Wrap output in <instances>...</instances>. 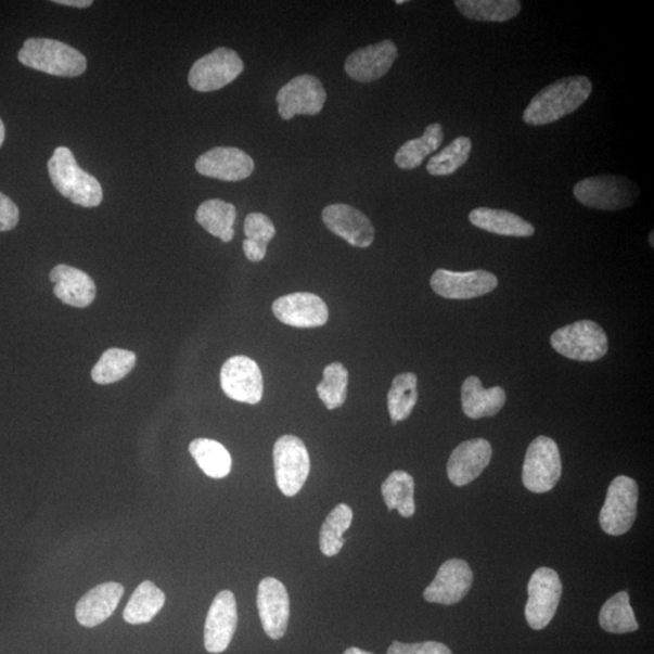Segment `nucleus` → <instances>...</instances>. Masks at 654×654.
<instances>
[{"mask_svg":"<svg viewBox=\"0 0 654 654\" xmlns=\"http://www.w3.org/2000/svg\"><path fill=\"white\" fill-rule=\"evenodd\" d=\"M323 221L329 231L345 239L351 246L366 248L375 241V228L356 207L347 204L329 205L323 210Z\"/></svg>","mask_w":654,"mask_h":654,"instance_id":"19","label":"nucleus"},{"mask_svg":"<svg viewBox=\"0 0 654 654\" xmlns=\"http://www.w3.org/2000/svg\"><path fill=\"white\" fill-rule=\"evenodd\" d=\"M344 654H373V653L368 652V651H362L358 647H350Z\"/></svg>","mask_w":654,"mask_h":654,"instance_id":"44","label":"nucleus"},{"mask_svg":"<svg viewBox=\"0 0 654 654\" xmlns=\"http://www.w3.org/2000/svg\"><path fill=\"white\" fill-rule=\"evenodd\" d=\"M50 280L55 284V296L65 305L76 308H87L95 299V283L80 269L67 265H59L50 272Z\"/></svg>","mask_w":654,"mask_h":654,"instance_id":"22","label":"nucleus"},{"mask_svg":"<svg viewBox=\"0 0 654 654\" xmlns=\"http://www.w3.org/2000/svg\"><path fill=\"white\" fill-rule=\"evenodd\" d=\"M235 218V206L221 200L204 202L195 214L196 222L223 243H230L234 236Z\"/></svg>","mask_w":654,"mask_h":654,"instance_id":"26","label":"nucleus"},{"mask_svg":"<svg viewBox=\"0 0 654 654\" xmlns=\"http://www.w3.org/2000/svg\"><path fill=\"white\" fill-rule=\"evenodd\" d=\"M221 387L228 398L255 405L264 397V377L257 362L244 356L228 359L221 370Z\"/></svg>","mask_w":654,"mask_h":654,"instance_id":"12","label":"nucleus"},{"mask_svg":"<svg viewBox=\"0 0 654 654\" xmlns=\"http://www.w3.org/2000/svg\"><path fill=\"white\" fill-rule=\"evenodd\" d=\"M352 522V511L347 504H338L332 511L320 529L319 544L321 553L326 556H335L345 546L344 534Z\"/></svg>","mask_w":654,"mask_h":654,"instance_id":"34","label":"nucleus"},{"mask_svg":"<svg viewBox=\"0 0 654 654\" xmlns=\"http://www.w3.org/2000/svg\"><path fill=\"white\" fill-rule=\"evenodd\" d=\"M473 579V570L463 560H448L424 590V599L432 604L454 605L470 593Z\"/></svg>","mask_w":654,"mask_h":654,"instance_id":"15","label":"nucleus"},{"mask_svg":"<svg viewBox=\"0 0 654 654\" xmlns=\"http://www.w3.org/2000/svg\"><path fill=\"white\" fill-rule=\"evenodd\" d=\"M506 394L502 387L485 389L476 376H471L463 382L462 408L465 416L472 420L496 416L505 403Z\"/></svg>","mask_w":654,"mask_h":654,"instance_id":"24","label":"nucleus"},{"mask_svg":"<svg viewBox=\"0 0 654 654\" xmlns=\"http://www.w3.org/2000/svg\"><path fill=\"white\" fill-rule=\"evenodd\" d=\"M434 293L449 299H471L492 293L498 286L495 274L477 269L471 272H452L438 269L432 279Z\"/></svg>","mask_w":654,"mask_h":654,"instance_id":"13","label":"nucleus"},{"mask_svg":"<svg viewBox=\"0 0 654 654\" xmlns=\"http://www.w3.org/2000/svg\"><path fill=\"white\" fill-rule=\"evenodd\" d=\"M574 195L590 209L617 211L634 204L640 189L636 182L623 176L602 175L577 182Z\"/></svg>","mask_w":654,"mask_h":654,"instance_id":"4","label":"nucleus"},{"mask_svg":"<svg viewBox=\"0 0 654 654\" xmlns=\"http://www.w3.org/2000/svg\"><path fill=\"white\" fill-rule=\"evenodd\" d=\"M396 3L400 5V4H405V3H408V2H407V0H397Z\"/></svg>","mask_w":654,"mask_h":654,"instance_id":"45","label":"nucleus"},{"mask_svg":"<svg viewBox=\"0 0 654 654\" xmlns=\"http://www.w3.org/2000/svg\"><path fill=\"white\" fill-rule=\"evenodd\" d=\"M20 211L16 204L0 192V232L14 230L18 223Z\"/></svg>","mask_w":654,"mask_h":654,"instance_id":"40","label":"nucleus"},{"mask_svg":"<svg viewBox=\"0 0 654 654\" xmlns=\"http://www.w3.org/2000/svg\"><path fill=\"white\" fill-rule=\"evenodd\" d=\"M599 621L601 628L611 634H627L639 629L627 591H620L605 602L600 611Z\"/></svg>","mask_w":654,"mask_h":654,"instance_id":"31","label":"nucleus"},{"mask_svg":"<svg viewBox=\"0 0 654 654\" xmlns=\"http://www.w3.org/2000/svg\"><path fill=\"white\" fill-rule=\"evenodd\" d=\"M244 70V62L234 50L217 48L195 62L189 75L191 88L211 92L231 85Z\"/></svg>","mask_w":654,"mask_h":654,"instance_id":"10","label":"nucleus"},{"mask_svg":"<svg viewBox=\"0 0 654 654\" xmlns=\"http://www.w3.org/2000/svg\"><path fill=\"white\" fill-rule=\"evenodd\" d=\"M243 248L246 258L248 259V261L252 262H261L267 254L266 246L256 244L252 241H247V239H245L243 243Z\"/></svg>","mask_w":654,"mask_h":654,"instance_id":"41","label":"nucleus"},{"mask_svg":"<svg viewBox=\"0 0 654 654\" xmlns=\"http://www.w3.org/2000/svg\"><path fill=\"white\" fill-rule=\"evenodd\" d=\"M382 495L389 511L397 509L403 517H411L416 512L414 504V480L403 471L393 472L382 484Z\"/></svg>","mask_w":654,"mask_h":654,"instance_id":"32","label":"nucleus"},{"mask_svg":"<svg viewBox=\"0 0 654 654\" xmlns=\"http://www.w3.org/2000/svg\"><path fill=\"white\" fill-rule=\"evenodd\" d=\"M5 141V127L2 119H0V148H2Z\"/></svg>","mask_w":654,"mask_h":654,"instance_id":"43","label":"nucleus"},{"mask_svg":"<svg viewBox=\"0 0 654 654\" xmlns=\"http://www.w3.org/2000/svg\"><path fill=\"white\" fill-rule=\"evenodd\" d=\"M651 245L653 246V232L651 233Z\"/></svg>","mask_w":654,"mask_h":654,"instance_id":"46","label":"nucleus"},{"mask_svg":"<svg viewBox=\"0 0 654 654\" xmlns=\"http://www.w3.org/2000/svg\"><path fill=\"white\" fill-rule=\"evenodd\" d=\"M195 169L206 178L228 182L251 178L255 163L251 155L234 148H216L207 151L195 163Z\"/></svg>","mask_w":654,"mask_h":654,"instance_id":"17","label":"nucleus"},{"mask_svg":"<svg viewBox=\"0 0 654 654\" xmlns=\"http://www.w3.org/2000/svg\"><path fill=\"white\" fill-rule=\"evenodd\" d=\"M550 342L559 355L577 361H597L608 350L606 332L591 320H580L556 330Z\"/></svg>","mask_w":654,"mask_h":654,"instance_id":"5","label":"nucleus"},{"mask_svg":"<svg viewBox=\"0 0 654 654\" xmlns=\"http://www.w3.org/2000/svg\"><path fill=\"white\" fill-rule=\"evenodd\" d=\"M387 654H452L441 642L427 641L421 643L393 642Z\"/></svg>","mask_w":654,"mask_h":654,"instance_id":"39","label":"nucleus"},{"mask_svg":"<svg viewBox=\"0 0 654 654\" xmlns=\"http://www.w3.org/2000/svg\"><path fill=\"white\" fill-rule=\"evenodd\" d=\"M639 486L626 475L611 483L604 506L600 512V526L611 536H621L634 525L638 515Z\"/></svg>","mask_w":654,"mask_h":654,"instance_id":"6","label":"nucleus"},{"mask_svg":"<svg viewBox=\"0 0 654 654\" xmlns=\"http://www.w3.org/2000/svg\"><path fill=\"white\" fill-rule=\"evenodd\" d=\"M55 4L76 7V8H89L92 5L91 0H55Z\"/></svg>","mask_w":654,"mask_h":654,"instance_id":"42","label":"nucleus"},{"mask_svg":"<svg viewBox=\"0 0 654 654\" xmlns=\"http://www.w3.org/2000/svg\"><path fill=\"white\" fill-rule=\"evenodd\" d=\"M17 57L24 66L56 77H78L87 69V59L80 51L55 39L29 38Z\"/></svg>","mask_w":654,"mask_h":654,"instance_id":"2","label":"nucleus"},{"mask_svg":"<svg viewBox=\"0 0 654 654\" xmlns=\"http://www.w3.org/2000/svg\"><path fill=\"white\" fill-rule=\"evenodd\" d=\"M318 396L329 410L342 407L347 399L348 371L341 362H332L324 370V377L318 384Z\"/></svg>","mask_w":654,"mask_h":654,"instance_id":"37","label":"nucleus"},{"mask_svg":"<svg viewBox=\"0 0 654 654\" xmlns=\"http://www.w3.org/2000/svg\"><path fill=\"white\" fill-rule=\"evenodd\" d=\"M238 626L236 600L232 591L223 590L215 598L207 614L204 629V643L207 652H225Z\"/></svg>","mask_w":654,"mask_h":654,"instance_id":"16","label":"nucleus"},{"mask_svg":"<svg viewBox=\"0 0 654 654\" xmlns=\"http://www.w3.org/2000/svg\"><path fill=\"white\" fill-rule=\"evenodd\" d=\"M387 400L393 424L409 419L419 400L418 376L410 372L400 373L393 380Z\"/></svg>","mask_w":654,"mask_h":654,"instance_id":"33","label":"nucleus"},{"mask_svg":"<svg viewBox=\"0 0 654 654\" xmlns=\"http://www.w3.org/2000/svg\"><path fill=\"white\" fill-rule=\"evenodd\" d=\"M444 141L441 124L433 123L425 129L420 139L405 142L396 154L394 162L402 170H413L422 165L425 158L438 151Z\"/></svg>","mask_w":654,"mask_h":654,"instance_id":"27","label":"nucleus"},{"mask_svg":"<svg viewBox=\"0 0 654 654\" xmlns=\"http://www.w3.org/2000/svg\"><path fill=\"white\" fill-rule=\"evenodd\" d=\"M164 605L165 594L163 591L155 587L151 580H144L133 591L126 610H124V620L133 626L144 625V623H149L157 616Z\"/></svg>","mask_w":654,"mask_h":654,"instance_id":"28","label":"nucleus"},{"mask_svg":"<svg viewBox=\"0 0 654 654\" xmlns=\"http://www.w3.org/2000/svg\"><path fill=\"white\" fill-rule=\"evenodd\" d=\"M190 452L200 469L213 479H223L232 470V457L220 443L211 439H196L190 445Z\"/></svg>","mask_w":654,"mask_h":654,"instance_id":"30","label":"nucleus"},{"mask_svg":"<svg viewBox=\"0 0 654 654\" xmlns=\"http://www.w3.org/2000/svg\"><path fill=\"white\" fill-rule=\"evenodd\" d=\"M473 149L470 138L461 137L435 154L427 164L432 176H449L461 169L469 162Z\"/></svg>","mask_w":654,"mask_h":654,"instance_id":"36","label":"nucleus"},{"mask_svg":"<svg viewBox=\"0 0 654 654\" xmlns=\"http://www.w3.org/2000/svg\"><path fill=\"white\" fill-rule=\"evenodd\" d=\"M257 607L266 634L273 640L282 639L290 618V599L282 581L267 577L259 584Z\"/></svg>","mask_w":654,"mask_h":654,"instance_id":"14","label":"nucleus"},{"mask_svg":"<svg viewBox=\"0 0 654 654\" xmlns=\"http://www.w3.org/2000/svg\"><path fill=\"white\" fill-rule=\"evenodd\" d=\"M273 313L283 324L299 329L320 328L329 320L324 300L309 293L279 297L273 304Z\"/></svg>","mask_w":654,"mask_h":654,"instance_id":"18","label":"nucleus"},{"mask_svg":"<svg viewBox=\"0 0 654 654\" xmlns=\"http://www.w3.org/2000/svg\"><path fill=\"white\" fill-rule=\"evenodd\" d=\"M123 595L124 587L114 581L91 589L77 604L76 617L79 625L93 628L107 620L117 610Z\"/></svg>","mask_w":654,"mask_h":654,"instance_id":"23","label":"nucleus"},{"mask_svg":"<svg viewBox=\"0 0 654 654\" xmlns=\"http://www.w3.org/2000/svg\"><path fill=\"white\" fill-rule=\"evenodd\" d=\"M454 5L464 17L484 23H506L522 10L518 0H456Z\"/></svg>","mask_w":654,"mask_h":654,"instance_id":"29","label":"nucleus"},{"mask_svg":"<svg viewBox=\"0 0 654 654\" xmlns=\"http://www.w3.org/2000/svg\"><path fill=\"white\" fill-rule=\"evenodd\" d=\"M562 456L556 443L538 436L528 446L523 466V483L528 491L546 493L553 490L562 477Z\"/></svg>","mask_w":654,"mask_h":654,"instance_id":"7","label":"nucleus"},{"mask_svg":"<svg viewBox=\"0 0 654 654\" xmlns=\"http://www.w3.org/2000/svg\"><path fill=\"white\" fill-rule=\"evenodd\" d=\"M525 617L528 626L542 630L553 620L563 597V584L556 570L548 567L535 570L528 581Z\"/></svg>","mask_w":654,"mask_h":654,"instance_id":"9","label":"nucleus"},{"mask_svg":"<svg viewBox=\"0 0 654 654\" xmlns=\"http://www.w3.org/2000/svg\"><path fill=\"white\" fill-rule=\"evenodd\" d=\"M397 59L396 43L383 40L351 53L346 60L345 69L351 79L371 82L386 76Z\"/></svg>","mask_w":654,"mask_h":654,"instance_id":"20","label":"nucleus"},{"mask_svg":"<svg viewBox=\"0 0 654 654\" xmlns=\"http://www.w3.org/2000/svg\"><path fill=\"white\" fill-rule=\"evenodd\" d=\"M244 233L247 241L266 246L275 236V227L271 218L261 214L247 215L244 223Z\"/></svg>","mask_w":654,"mask_h":654,"instance_id":"38","label":"nucleus"},{"mask_svg":"<svg viewBox=\"0 0 654 654\" xmlns=\"http://www.w3.org/2000/svg\"><path fill=\"white\" fill-rule=\"evenodd\" d=\"M492 459V446L485 439H473L457 446L448 462V475L456 486L473 483Z\"/></svg>","mask_w":654,"mask_h":654,"instance_id":"21","label":"nucleus"},{"mask_svg":"<svg viewBox=\"0 0 654 654\" xmlns=\"http://www.w3.org/2000/svg\"><path fill=\"white\" fill-rule=\"evenodd\" d=\"M51 182L61 195L82 207H97L102 203L100 182L78 165L67 148H59L48 162Z\"/></svg>","mask_w":654,"mask_h":654,"instance_id":"3","label":"nucleus"},{"mask_svg":"<svg viewBox=\"0 0 654 654\" xmlns=\"http://www.w3.org/2000/svg\"><path fill=\"white\" fill-rule=\"evenodd\" d=\"M326 91L321 81L310 75L297 76L290 80L277 95L279 116L291 120L295 116H317L323 111Z\"/></svg>","mask_w":654,"mask_h":654,"instance_id":"11","label":"nucleus"},{"mask_svg":"<svg viewBox=\"0 0 654 654\" xmlns=\"http://www.w3.org/2000/svg\"><path fill=\"white\" fill-rule=\"evenodd\" d=\"M134 363H137V355L133 351L111 348L103 352L91 371V377L99 384L116 383L129 375Z\"/></svg>","mask_w":654,"mask_h":654,"instance_id":"35","label":"nucleus"},{"mask_svg":"<svg viewBox=\"0 0 654 654\" xmlns=\"http://www.w3.org/2000/svg\"><path fill=\"white\" fill-rule=\"evenodd\" d=\"M593 85L586 76L567 77L552 82L529 101L523 119L527 126L541 127L573 114L590 98Z\"/></svg>","mask_w":654,"mask_h":654,"instance_id":"1","label":"nucleus"},{"mask_svg":"<svg viewBox=\"0 0 654 654\" xmlns=\"http://www.w3.org/2000/svg\"><path fill=\"white\" fill-rule=\"evenodd\" d=\"M277 485L285 496L294 497L308 479L310 459L306 445L295 435L278 439L273 450Z\"/></svg>","mask_w":654,"mask_h":654,"instance_id":"8","label":"nucleus"},{"mask_svg":"<svg viewBox=\"0 0 654 654\" xmlns=\"http://www.w3.org/2000/svg\"><path fill=\"white\" fill-rule=\"evenodd\" d=\"M470 221L479 230L497 235L528 238L536 232L535 227L511 211L477 207L470 214Z\"/></svg>","mask_w":654,"mask_h":654,"instance_id":"25","label":"nucleus"}]
</instances>
